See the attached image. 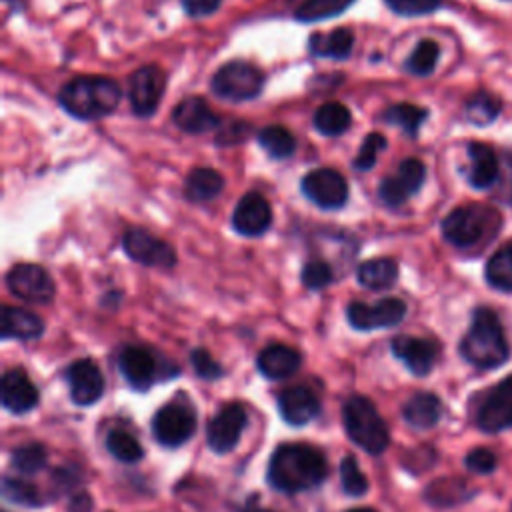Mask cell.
<instances>
[{
    "label": "cell",
    "instance_id": "obj_1",
    "mask_svg": "<svg viewBox=\"0 0 512 512\" xmlns=\"http://www.w3.org/2000/svg\"><path fill=\"white\" fill-rule=\"evenodd\" d=\"M328 476L326 456L300 442L280 444L270 456L266 480L268 484L284 494H296L322 484Z\"/></svg>",
    "mask_w": 512,
    "mask_h": 512
},
{
    "label": "cell",
    "instance_id": "obj_2",
    "mask_svg": "<svg viewBox=\"0 0 512 512\" xmlns=\"http://www.w3.org/2000/svg\"><path fill=\"white\" fill-rule=\"evenodd\" d=\"M122 98L120 84L108 76H76L60 88V106L78 120L92 122L112 114Z\"/></svg>",
    "mask_w": 512,
    "mask_h": 512
},
{
    "label": "cell",
    "instance_id": "obj_3",
    "mask_svg": "<svg viewBox=\"0 0 512 512\" xmlns=\"http://www.w3.org/2000/svg\"><path fill=\"white\" fill-rule=\"evenodd\" d=\"M460 354L468 364L482 370L498 368L508 360L510 348L494 310L484 306L474 310L470 328L460 340Z\"/></svg>",
    "mask_w": 512,
    "mask_h": 512
},
{
    "label": "cell",
    "instance_id": "obj_4",
    "mask_svg": "<svg viewBox=\"0 0 512 512\" xmlns=\"http://www.w3.org/2000/svg\"><path fill=\"white\" fill-rule=\"evenodd\" d=\"M342 422L348 438L368 454H380L390 444V432L372 400L352 394L344 400Z\"/></svg>",
    "mask_w": 512,
    "mask_h": 512
},
{
    "label": "cell",
    "instance_id": "obj_5",
    "mask_svg": "<svg viewBox=\"0 0 512 512\" xmlns=\"http://www.w3.org/2000/svg\"><path fill=\"white\" fill-rule=\"evenodd\" d=\"M498 226V212L484 204L458 206L442 220V236L456 248H468L492 236Z\"/></svg>",
    "mask_w": 512,
    "mask_h": 512
},
{
    "label": "cell",
    "instance_id": "obj_6",
    "mask_svg": "<svg viewBox=\"0 0 512 512\" xmlns=\"http://www.w3.org/2000/svg\"><path fill=\"white\" fill-rule=\"evenodd\" d=\"M118 368L134 390H148L156 380H166L180 372L176 364L142 344L124 346L118 354Z\"/></svg>",
    "mask_w": 512,
    "mask_h": 512
},
{
    "label": "cell",
    "instance_id": "obj_7",
    "mask_svg": "<svg viewBox=\"0 0 512 512\" xmlns=\"http://www.w3.org/2000/svg\"><path fill=\"white\" fill-rule=\"evenodd\" d=\"M264 74L260 68L246 60H230L222 64L212 80V92L228 102H246L260 96L264 88Z\"/></svg>",
    "mask_w": 512,
    "mask_h": 512
},
{
    "label": "cell",
    "instance_id": "obj_8",
    "mask_svg": "<svg viewBox=\"0 0 512 512\" xmlns=\"http://www.w3.org/2000/svg\"><path fill=\"white\" fill-rule=\"evenodd\" d=\"M152 432L158 444L178 448L188 442L196 432V412L184 400H172L156 410L152 418Z\"/></svg>",
    "mask_w": 512,
    "mask_h": 512
},
{
    "label": "cell",
    "instance_id": "obj_9",
    "mask_svg": "<svg viewBox=\"0 0 512 512\" xmlns=\"http://www.w3.org/2000/svg\"><path fill=\"white\" fill-rule=\"evenodd\" d=\"M6 288L12 296L32 304H48L56 294L52 276L32 262L14 264L6 274Z\"/></svg>",
    "mask_w": 512,
    "mask_h": 512
},
{
    "label": "cell",
    "instance_id": "obj_10",
    "mask_svg": "<svg viewBox=\"0 0 512 512\" xmlns=\"http://www.w3.org/2000/svg\"><path fill=\"white\" fill-rule=\"evenodd\" d=\"M166 90V74L154 66L146 64L128 76V100L130 108L138 118H150Z\"/></svg>",
    "mask_w": 512,
    "mask_h": 512
},
{
    "label": "cell",
    "instance_id": "obj_11",
    "mask_svg": "<svg viewBox=\"0 0 512 512\" xmlns=\"http://www.w3.org/2000/svg\"><path fill=\"white\" fill-rule=\"evenodd\" d=\"M302 194L322 210H338L348 200V182L334 168H316L302 176Z\"/></svg>",
    "mask_w": 512,
    "mask_h": 512
},
{
    "label": "cell",
    "instance_id": "obj_12",
    "mask_svg": "<svg viewBox=\"0 0 512 512\" xmlns=\"http://www.w3.org/2000/svg\"><path fill=\"white\" fill-rule=\"evenodd\" d=\"M406 316V302L394 296L382 298L374 304L366 302H350L346 308L348 324L356 330H378V328H392L400 324Z\"/></svg>",
    "mask_w": 512,
    "mask_h": 512
},
{
    "label": "cell",
    "instance_id": "obj_13",
    "mask_svg": "<svg viewBox=\"0 0 512 512\" xmlns=\"http://www.w3.org/2000/svg\"><path fill=\"white\" fill-rule=\"evenodd\" d=\"M122 248L130 260L144 266L172 268L176 264L174 248L166 240L138 226H132L124 232Z\"/></svg>",
    "mask_w": 512,
    "mask_h": 512
},
{
    "label": "cell",
    "instance_id": "obj_14",
    "mask_svg": "<svg viewBox=\"0 0 512 512\" xmlns=\"http://www.w3.org/2000/svg\"><path fill=\"white\" fill-rule=\"evenodd\" d=\"M426 178V168L418 158H406L398 164L396 172L386 176L378 186V198L388 208L402 206L412 194H416Z\"/></svg>",
    "mask_w": 512,
    "mask_h": 512
},
{
    "label": "cell",
    "instance_id": "obj_15",
    "mask_svg": "<svg viewBox=\"0 0 512 512\" xmlns=\"http://www.w3.org/2000/svg\"><path fill=\"white\" fill-rule=\"evenodd\" d=\"M476 424L488 434L512 426V376L500 380L486 392L476 410Z\"/></svg>",
    "mask_w": 512,
    "mask_h": 512
},
{
    "label": "cell",
    "instance_id": "obj_16",
    "mask_svg": "<svg viewBox=\"0 0 512 512\" xmlns=\"http://www.w3.org/2000/svg\"><path fill=\"white\" fill-rule=\"evenodd\" d=\"M246 410L238 402L222 406L206 426V442L216 454L230 452L246 428Z\"/></svg>",
    "mask_w": 512,
    "mask_h": 512
},
{
    "label": "cell",
    "instance_id": "obj_17",
    "mask_svg": "<svg viewBox=\"0 0 512 512\" xmlns=\"http://www.w3.org/2000/svg\"><path fill=\"white\" fill-rule=\"evenodd\" d=\"M66 382L70 388V398L78 406H90L98 402L104 392V376L98 364L90 358L74 360L66 368Z\"/></svg>",
    "mask_w": 512,
    "mask_h": 512
},
{
    "label": "cell",
    "instance_id": "obj_18",
    "mask_svg": "<svg viewBox=\"0 0 512 512\" xmlns=\"http://www.w3.org/2000/svg\"><path fill=\"white\" fill-rule=\"evenodd\" d=\"M272 224V208L260 192H246L234 206L232 228L242 236H262Z\"/></svg>",
    "mask_w": 512,
    "mask_h": 512
},
{
    "label": "cell",
    "instance_id": "obj_19",
    "mask_svg": "<svg viewBox=\"0 0 512 512\" xmlns=\"http://www.w3.org/2000/svg\"><path fill=\"white\" fill-rule=\"evenodd\" d=\"M392 354L402 360V364L414 374V376H426L438 358V344L430 338H418V336H396L390 344Z\"/></svg>",
    "mask_w": 512,
    "mask_h": 512
},
{
    "label": "cell",
    "instance_id": "obj_20",
    "mask_svg": "<svg viewBox=\"0 0 512 512\" xmlns=\"http://www.w3.org/2000/svg\"><path fill=\"white\" fill-rule=\"evenodd\" d=\"M0 398H2V406L8 412H12L16 416H22V414H26V412H30L38 406L40 394H38V388L26 376L24 370L10 368L2 374Z\"/></svg>",
    "mask_w": 512,
    "mask_h": 512
},
{
    "label": "cell",
    "instance_id": "obj_21",
    "mask_svg": "<svg viewBox=\"0 0 512 512\" xmlns=\"http://www.w3.org/2000/svg\"><path fill=\"white\" fill-rule=\"evenodd\" d=\"M172 122L186 134H206L210 130H218L222 118L202 96H186L172 110Z\"/></svg>",
    "mask_w": 512,
    "mask_h": 512
},
{
    "label": "cell",
    "instance_id": "obj_22",
    "mask_svg": "<svg viewBox=\"0 0 512 512\" xmlns=\"http://www.w3.org/2000/svg\"><path fill=\"white\" fill-rule=\"evenodd\" d=\"M278 410L284 422L292 426H304L320 412L318 396L306 386H292L278 394Z\"/></svg>",
    "mask_w": 512,
    "mask_h": 512
},
{
    "label": "cell",
    "instance_id": "obj_23",
    "mask_svg": "<svg viewBox=\"0 0 512 512\" xmlns=\"http://www.w3.org/2000/svg\"><path fill=\"white\" fill-rule=\"evenodd\" d=\"M300 362H302L300 352L280 342L268 344L266 348H262V352L256 358V366L260 374L270 380H284L292 376L300 368Z\"/></svg>",
    "mask_w": 512,
    "mask_h": 512
},
{
    "label": "cell",
    "instance_id": "obj_24",
    "mask_svg": "<svg viewBox=\"0 0 512 512\" xmlns=\"http://www.w3.org/2000/svg\"><path fill=\"white\" fill-rule=\"evenodd\" d=\"M468 172L466 178L470 186L478 190H486L494 186V182L500 176V162L494 154V150L488 144L482 142H470L468 144Z\"/></svg>",
    "mask_w": 512,
    "mask_h": 512
},
{
    "label": "cell",
    "instance_id": "obj_25",
    "mask_svg": "<svg viewBox=\"0 0 512 512\" xmlns=\"http://www.w3.org/2000/svg\"><path fill=\"white\" fill-rule=\"evenodd\" d=\"M44 322L40 316H36L30 310L16 308V306H2V318H0V336L4 340L16 338V340H32L42 336Z\"/></svg>",
    "mask_w": 512,
    "mask_h": 512
},
{
    "label": "cell",
    "instance_id": "obj_26",
    "mask_svg": "<svg viewBox=\"0 0 512 512\" xmlns=\"http://www.w3.org/2000/svg\"><path fill=\"white\" fill-rule=\"evenodd\" d=\"M354 48V34L350 28H334L330 32H312L308 38V52L318 58L346 60Z\"/></svg>",
    "mask_w": 512,
    "mask_h": 512
},
{
    "label": "cell",
    "instance_id": "obj_27",
    "mask_svg": "<svg viewBox=\"0 0 512 512\" xmlns=\"http://www.w3.org/2000/svg\"><path fill=\"white\" fill-rule=\"evenodd\" d=\"M442 402L432 392H416L402 406V418L416 430H428L438 424Z\"/></svg>",
    "mask_w": 512,
    "mask_h": 512
},
{
    "label": "cell",
    "instance_id": "obj_28",
    "mask_svg": "<svg viewBox=\"0 0 512 512\" xmlns=\"http://www.w3.org/2000/svg\"><path fill=\"white\" fill-rule=\"evenodd\" d=\"M224 188V178L218 170L208 166L192 168L184 180V196L190 202L202 204L216 198Z\"/></svg>",
    "mask_w": 512,
    "mask_h": 512
},
{
    "label": "cell",
    "instance_id": "obj_29",
    "mask_svg": "<svg viewBox=\"0 0 512 512\" xmlns=\"http://www.w3.org/2000/svg\"><path fill=\"white\" fill-rule=\"evenodd\" d=\"M356 278L368 290H386L398 278V264L394 258H370L356 268Z\"/></svg>",
    "mask_w": 512,
    "mask_h": 512
},
{
    "label": "cell",
    "instance_id": "obj_30",
    "mask_svg": "<svg viewBox=\"0 0 512 512\" xmlns=\"http://www.w3.org/2000/svg\"><path fill=\"white\" fill-rule=\"evenodd\" d=\"M426 118H428V110L422 108V106H418V104H412V102H398V104H392V106H388V108L380 114V120H382V122L402 128L410 138H416V136H418L420 126L424 124Z\"/></svg>",
    "mask_w": 512,
    "mask_h": 512
},
{
    "label": "cell",
    "instance_id": "obj_31",
    "mask_svg": "<svg viewBox=\"0 0 512 512\" xmlns=\"http://www.w3.org/2000/svg\"><path fill=\"white\" fill-rule=\"evenodd\" d=\"M472 494L474 490L460 478H440L432 482L424 492L426 500L436 508H448V506L460 504L468 500Z\"/></svg>",
    "mask_w": 512,
    "mask_h": 512
},
{
    "label": "cell",
    "instance_id": "obj_32",
    "mask_svg": "<svg viewBox=\"0 0 512 512\" xmlns=\"http://www.w3.org/2000/svg\"><path fill=\"white\" fill-rule=\"evenodd\" d=\"M312 122L324 136H342L352 124V114L342 102H326L316 108Z\"/></svg>",
    "mask_w": 512,
    "mask_h": 512
},
{
    "label": "cell",
    "instance_id": "obj_33",
    "mask_svg": "<svg viewBox=\"0 0 512 512\" xmlns=\"http://www.w3.org/2000/svg\"><path fill=\"white\" fill-rule=\"evenodd\" d=\"M484 276L492 288L512 292V242L502 246L488 258Z\"/></svg>",
    "mask_w": 512,
    "mask_h": 512
},
{
    "label": "cell",
    "instance_id": "obj_34",
    "mask_svg": "<svg viewBox=\"0 0 512 512\" xmlns=\"http://www.w3.org/2000/svg\"><path fill=\"white\" fill-rule=\"evenodd\" d=\"M258 144L276 160L290 158L296 152V138L294 134L284 126H266L258 134Z\"/></svg>",
    "mask_w": 512,
    "mask_h": 512
},
{
    "label": "cell",
    "instance_id": "obj_35",
    "mask_svg": "<svg viewBox=\"0 0 512 512\" xmlns=\"http://www.w3.org/2000/svg\"><path fill=\"white\" fill-rule=\"evenodd\" d=\"M46 460H48V452L40 442L20 444L10 454L12 468L24 476H32L40 472L46 466Z\"/></svg>",
    "mask_w": 512,
    "mask_h": 512
},
{
    "label": "cell",
    "instance_id": "obj_36",
    "mask_svg": "<svg viewBox=\"0 0 512 512\" xmlns=\"http://www.w3.org/2000/svg\"><path fill=\"white\" fill-rule=\"evenodd\" d=\"M500 110H502V104H500L498 96H494L486 90L472 94L464 106L466 118L476 126H486V124L494 122V118L500 114Z\"/></svg>",
    "mask_w": 512,
    "mask_h": 512
},
{
    "label": "cell",
    "instance_id": "obj_37",
    "mask_svg": "<svg viewBox=\"0 0 512 512\" xmlns=\"http://www.w3.org/2000/svg\"><path fill=\"white\" fill-rule=\"evenodd\" d=\"M440 48L434 40H420L404 62V70L412 76H430L438 64Z\"/></svg>",
    "mask_w": 512,
    "mask_h": 512
},
{
    "label": "cell",
    "instance_id": "obj_38",
    "mask_svg": "<svg viewBox=\"0 0 512 512\" xmlns=\"http://www.w3.org/2000/svg\"><path fill=\"white\" fill-rule=\"evenodd\" d=\"M354 0H302L294 18L300 22H318L342 14Z\"/></svg>",
    "mask_w": 512,
    "mask_h": 512
},
{
    "label": "cell",
    "instance_id": "obj_39",
    "mask_svg": "<svg viewBox=\"0 0 512 512\" xmlns=\"http://www.w3.org/2000/svg\"><path fill=\"white\" fill-rule=\"evenodd\" d=\"M106 448L116 460L124 464H134L144 456L140 442L126 430H110L106 436Z\"/></svg>",
    "mask_w": 512,
    "mask_h": 512
},
{
    "label": "cell",
    "instance_id": "obj_40",
    "mask_svg": "<svg viewBox=\"0 0 512 512\" xmlns=\"http://www.w3.org/2000/svg\"><path fill=\"white\" fill-rule=\"evenodd\" d=\"M2 494L6 500L18 506H40L44 502L34 484L20 478H10V476L2 480Z\"/></svg>",
    "mask_w": 512,
    "mask_h": 512
},
{
    "label": "cell",
    "instance_id": "obj_41",
    "mask_svg": "<svg viewBox=\"0 0 512 512\" xmlns=\"http://www.w3.org/2000/svg\"><path fill=\"white\" fill-rule=\"evenodd\" d=\"M388 146V140L386 136H382L380 132H370L364 136L360 148H358V154L354 156L352 160V168L358 170V172H368L374 168L376 160H378V154Z\"/></svg>",
    "mask_w": 512,
    "mask_h": 512
},
{
    "label": "cell",
    "instance_id": "obj_42",
    "mask_svg": "<svg viewBox=\"0 0 512 512\" xmlns=\"http://www.w3.org/2000/svg\"><path fill=\"white\" fill-rule=\"evenodd\" d=\"M340 482H342V490L348 496H362L368 492V480L362 474V470L358 468V462L354 456H344L340 462Z\"/></svg>",
    "mask_w": 512,
    "mask_h": 512
},
{
    "label": "cell",
    "instance_id": "obj_43",
    "mask_svg": "<svg viewBox=\"0 0 512 512\" xmlns=\"http://www.w3.org/2000/svg\"><path fill=\"white\" fill-rule=\"evenodd\" d=\"M300 280L308 290H322L334 282V270L328 262L320 258H312L302 266Z\"/></svg>",
    "mask_w": 512,
    "mask_h": 512
},
{
    "label": "cell",
    "instance_id": "obj_44",
    "mask_svg": "<svg viewBox=\"0 0 512 512\" xmlns=\"http://www.w3.org/2000/svg\"><path fill=\"white\" fill-rule=\"evenodd\" d=\"M252 134V126L246 120H222L220 128L216 130V144L218 146H232L244 142Z\"/></svg>",
    "mask_w": 512,
    "mask_h": 512
},
{
    "label": "cell",
    "instance_id": "obj_45",
    "mask_svg": "<svg viewBox=\"0 0 512 512\" xmlns=\"http://www.w3.org/2000/svg\"><path fill=\"white\" fill-rule=\"evenodd\" d=\"M190 362L194 372L202 380H218L224 376V368L212 358V354L206 348H194L190 352Z\"/></svg>",
    "mask_w": 512,
    "mask_h": 512
},
{
    "label": "cell",
    "instance_id": "obj_46",
    "mask_svg": "<svg viewBox=\"0 0 512 512\" xmlns=\"http://www.w3.org/2000/svg\"><path fill=\"white\" fill-rule=\"evenodd\" d=\"M386 6L400 16H424L442 6V0H384Z\"/></svg>",
    "mask_w": 512,
    "mask_h": 512
},
{
    "label": "cell",
    "instance_id": "obj_47",
    "mask_svg": "<svg viewBox=\"0 0 512 512\" xmlns=\"http://www.w3.org/2000/svg\"><path fill=\"white\" fill-rule=\"evenodd\" d=\"M466 466L468 470L476 474H488L496 468V454L488 448H474L472 452L466 454Z\"/></svg>",
    "mask_w": 512,
    "mask_h": 512
},
{
    "label": "cell",
    "instance_id": "obj_48",
    "mask_svg": "<svg viewBox=\"0 0 512 512\" xmlns=\"http://www.w3.org/2000/svg\"><path fill=\"white\" fill-rule=\"evenodd\" d=\"M222 0H182V8L192 18H202L214 14L220 8Z\"/></svg>",
    "mask_w": 512,
    "mask_h": 512
},
{
    "label": "cell",
    "instance_id": "obj_49",
    "mask_svg": "<svg viewBox=\"0 0 512 512\" xmlns=\"http://www.w3.org/2000/svg\"><path fill=\"white\" fill-rule=\"evenodd\" d=\"M92 510V498L88 492H76L68 500V512H90Z\"/></svg>",
    "mask_w": 512,
    "mask_h": 512
},
{
    "label": "cell",
    "instance_id": "obj_50",
    "mask_svg": "<svg viewBox=\"0 0 512 512\" xmlns=\"http://www.w3.org/2000/svg\"><path fill=\"white\" fill-rule=\"evenodd\" d=\"M242 512H272V510H264V508H256V506H250V508H244Z\"/></svg>",
    "mask_w": 512,
    "mask_h": 512
},
{
    "label": "cell",
    "instance_id": "obj_51",
    "mask_svg": "<svg viewBox=\"0 0 512 512\" xmlns=\"http://www.w3.org/2000/svg\"><path fill=\"white\" fill-rule=\"evenodd\" d=\"M346 512H376V510L374 508H350Z\"/></svg>",
    "mask_w": 512,
    "mask_h": 512
},
{
    "label": "cell",
    "instance_id": "obj_52",
    "mask_svg": "<svg viewBox=\"0 0 512 512\" xmlns=\"http://www.w3.org/2000/svg\"><path fill=\"white\" fill-rule=\"evenodd\" d=\"M4 512H6V510H4Z\"/></svg>",
    "mask_w": 512,
    "mask_h": 512
}]
</instances>
